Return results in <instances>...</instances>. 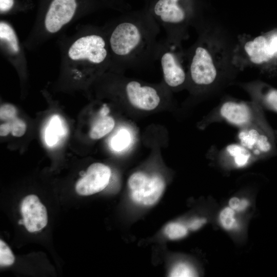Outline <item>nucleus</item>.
Segmentation results:
<instances>
[{"label": "nucleus", "mask_w": 277, "mask_h": 277, "mask_svg": "<svg viewBox=\"0 0 277 277\" xmlns=\"http://www.w3.org/2000/svg\"><path fill=\"white\" fill-rule=\"evenodd\" d=\"M159 32L160 25L145 7L119 17L105 32L111 66L122 69L152 63L156 60Z\"/></svg>", "instance_id": "1"}, {"label": "nucleus", "mask_w": 277, "mask_h": 277, "mask_svg": "<svg viewBox=\"0 0 277 277\" xmlns=\"http://www.w3.org/2000/svg\"><path fill=\"white\" fill-rule=\"evenodd\" d=\"M67 56L71 65H80L97 73L111 66L105 32L94 29L81 36L70 46Z\"/></svg>", "instance_id": "2"}, {"label": "nucleus", "mask_w": 277, "mask_h": 277, "mask_svg": "<svg viewBox=\"0 0 277 277\" xmlns=\"http://www.w3.org/2000/svg\"><path fill=\"white\" fill-rule=\"evenodd\" d=\"M238 137L240 144L254 157L266 156L275 152V134L264 116L241 128Z\"/></svg>", "instance_id": "3"}, {"label": "nucleus", "mask_w": 277, "mask_h": 277, "mask_svg": "<svg viewBox=\"0 0 277 277\" xmlns=\"http://www.w3.org/2000/svg\"><path fill=\"white\" fill-rule=\"evenodd\" d=\"M178 40L166 36L159 42L156 60L160 62L166 85L176 88L183 84L186 75L183 66Z\"/></svg>", "instance_id": "4"}, {"label": "nucleus", "mask_w": 277, "mask_h": 277, "mask_svg": "<svg viewBox=\"0 0 277 277\" xmlns=\"http://www.w3.org/2000/svg\"><path fill=\"white\" fill-rule=\"evenodd\" d=\"M128 184L132 200L145 206H151L157 202L165 187L164 180L161 176H149L141 172L133 173L129 178Z\"/></svg>", "instance_id": "5"}, {"label": "nucleus", "mask_w": 277, "mask_h": 277, "mask_svg": "<svg viewBox=\"0 0 277 277\" xmlns=\"http://www.w3.org/2000/svg\"><path fill=\"white\" fill-rule=\"evenodd\" d=\"M124 91L125 97L130 104L141 110H152L161 102L160 93L156 87L138 81H125Z\"/></svg>", "instance_id": "6"}, {"label": "nucleus", "mask_w": 277, "mask_h": 277, "mask_svg": "<svg viewBox=\"0 0 277 277\" xmlns=\"http://www.w3.org/2000/svg\"><path fill=\"white\" fill-rule=\"evenodd\" d=\"M78 0H51L44 18V26L50 33L59 31L74 16Z\"/></svg>", "instance_id": "7"}, {"label": "nucleus", "mask_w": 277, "mask_h": 277, "mask_svg": "<svg viewBox=\"0 0 277 277\" xmlns=\"http://www.w3.org/2000/svg\"><path fill=\"white\" fill-rule=\"evenodd\" d=\"M189 65L190 77L194 84L207 85L215 80L216 68L206 48L202 46H197L192 54Z\"/></svg>", "instance_id": "8"}, {"label": "nucleus", "mask_w": 277, "mask_h": 277, "mask_svg": "<svg viewBox=\"0 0 277 277\" xmlns=\"http://www.w3.org/2000/svg\"><path fill=\"white\" fill-rule=\"evenodd\" d=\"M111 172L107 165L100 163L90 165L86 173L75 184V190L81 195H90L104 190L108 185Z\"/></svg>", "instance_id": "9"}, {"label": "nucleus", "mask_w": 277, "mask_h": 277, "mask_svg": "<svg viewBox=\"0 0 277 277\" xmlns=\"http://www.w3.org/2000/svg\"><path fill=\"white\" fill-rule=\"evenodd\" d=\"M20 209L23 225L30 232L38 231L48 223V215L45 206L34 194H30L22 200Z\"/></svg>", "instance_id": "10"}, {"label": "nucleus", "mask_w": 277, "mask_h": 277, "mask_svg": "<svg viewBox=\"0 0 277 277\" xmlns=\"http://www.w3.org/2000/svg\"><path fill=\"white\" fill-rule=\"evenodd\" d=\"M221 116L229 123L241 128L264 116L261 109L243 103L227 102L220 109Z\"/></svg>", "instance_id": "11"}, {"label": "nucleus", "mask_w": 277, "mask_h": 277, "mask_svg": "<svg viewBox=\"0 0 277 277\" xmlns=\"http://www.w3.org/2000/svg\"><path fill=\"white\" fill-rule=\"evenodd\" d=\"M246 52L254 64L267 62L275 57L270 48L268 37L259 36L245 45Z\"/></svg>", "instance_id": "12"}, {"label": "nucleus", "mask_w": 277, "mask_h": 277, "mask_svg": "<svg viewBox=\"0 0 277 277\" xmlns=\"http://www.w3.org/2000/svg\"><path fill=\"white\" fill-rule=\"evenodd\" d=\"M108 109L104 106L101 111L100 116L95 120L92 125L89 136L93 140L100 139L113 129L115 125L114 119L107 114Z\"/></svg>", "instance_id": "13"}, {"label": "nucleus", "mask_w": 277, "mask_h": 277, "mask_svg": "<svg viewBox=\"0 0 277 277\" xmlns=\"http://www.w3.org/2000/svg\"><path fill=\"white\" fill-rule=\"evenodd\" d=\"M66 132L61 117L57 115H53L50 120L45 131L46 144L50 147L54 146Z\"/></svg>", "instance_id": "14"}, {"label": "nucleus", "mask_w": 277, "mask_h": 277, "mask_svg": "<svg viewBox=\"0 0 277 277\" xmlns=\"http://www.w3.org/2000/svg\"><path fill=\"white\" fill-rule=\"evenodd\" d=\"M0 39L1 43L6 45L11 53H19L20 48L15 32L8 23L3 21L0 23Z\"/></svg>", "instance_id": "15"}, {"label": "nucleus", "mask_w": 277, "mask_h": 277, "mask_svg": "<svg viewBox=\"0 0 277 277\" xmlns=\"http://www.w3.org/2000/svg\"><path fill=\"white\" fill-rule=\"evenodd\" d=\"M226 151L239 167L246 165L253 156L249 150L241 144H230L226 147Z\"/></svg>", "instance_id": "16"}, {"label": "nucleus", "mask_w": 277, "mask_h": 277, "mask_svg": "<svg viewBox=\"0 0 277 277\" xmlns=\"http://www.w3.org/2000/svg\"><path fill=\"white\" fill-rule=\"evenodd\" d=\"M130 141V132L125 129H122L112 137L110 146L114 151L120 152L129 146Z\"/></svg>", "instance_id": "17"}, {"label": "nucleus", "mask_w": 277, "mask_h": 277, "mask_svg": "<svg viewBox=\"0 0 277 277\" xmlns=\"http://www.w3.org/2000/svg\"><path fill=\"white\" fill-rule=\"evenodd\" d=\"M261 100L265 107L277 112V89L266 88L262 94Z\"/></svg>", "instance_id": "18"}, {"label": "nucleus", "mask_w": 277, "mask_h": 277, "mask_svg": "<svg viewBox=\"0 0 277 277\" xmlns=\"http://www.w3.org/2000/svg\"><path fill=\"white\" fill-rule=\"evenodd\" d=\"M166 235L170 239L175 240L182 238L187 234V228L179 223L168 224L164 229Z\"/></svg>", "instance_id": "19"}, {"label": "nucleus", "mask_w": 277, "mask_h": 277, "mask_svg": "<svg viewBox=\"0 0 277 277\" xmlns=\"http://www.w3.org/2000/svg\"><path fill=\"white\" fill-rule=\"evenodd\" d=\"M15 261V256L8 245L2 239L0 240L1 266H9Z\"/></svg>", "instance_id": "20"}, {"label": "nucleus", "mask_w": 277, "mask_h": 277, "mask_svg": "<svg viewBox=\"0 0 277 277\" xmlns=\"http://www.w3.org/2000/svg\"><path fill=\"white\" fill-rule=\"evenodd\" d=\"M220 220L222 226L227 230L233 228L235 224L234 210L226 207L220 214Z\"/></svg>", "instance_id": "21"}, {"label": "nucleus", "mask_w": 277, "mask_h": 277, "mask_svg": "<svg viewBox=\"0 0 277 277\" xmlns=\"http://www.w3.org/2000/svg\"><path fill=\"white\" fill-rule=\"evenodd\" d=\"M195 273L193 268L188 264L180 263L176 264L172 269L170 276L173 277H189L195 276Z\"/></svg>", "instance_id": "22"}, {"label": "nucleus", "mask_w": 277, "mask_h": 277, "mask_svg": "<svg viewBox=\"0 0 277 277\" xmlns=\"http://www.w3.org/2000/svg\"><path fill=\"white\" fill-rule=\"evenodd\" d=\"M8 122L10 124L11 133L13 136L21 137L26 132V124L22 120L16 117Z\"/></svg>", "instance_id": "23"}, {"label": "nucleus", "mask_w": 277, "mask_h": 277, "mask_svg": "<svg viewBox=\"0 0 277 277\" xmlns=\"http://www.w3.org/2000/svg\"><path fill=\"white\" fill-rule=\"evenodd\" d=\"M16 109L12 104H5L1 106L0 118L2 121H10L16 117Z\"/></svg>", "instance_id": "24"}, {"label": "nucleus", "mask_w": 277, "mask_h": 277, "mask_svg": "<svg viewBox=\"0 0 277 277\" xmlns=\"http://www.w3.org/2000/svg\"><path fill=\"white\" fill-rule=\"evenodd\" d=\"M229 207L234 210L241 211L245 210L248 206L249 203L246 200H240L236 197H233L229 201Z\"/></svg>", "instance_id": "25"}, {"label": "nucleus", "mask_w": 277, "mask_h": 277, "mask_svg": "<svg viewBox=\"0 0 277 277\" xmlns=\"http://www.w3.org/2000/svg\"><path fill=\"white\" fill-rule=\"evenodd\" d=\"M112 8L121 11H127L130 8L126 0H103Z\"/></svg>", "instance_id": "26"}, {"label": "nucleus", "mask_w": 277, "mask_h": 277, "mask_svg": "<svg viewBox=\"0 0 277 277\" xmlns=\"http://www.w3.org/2000/svg\"><path fill=\"white\" fill-rule=\"evenodd\" d=\"M14 0H0V11L1 14L10 11L14 7Z\"/></svg>", "instance_id": "27"}, {"label": "nucleus", "mask_w": 277, "mask_h": 277, "mask_svg": "<svg viewBox=\"0 0 277 277\" xmlns=\"http://www.w3.org/2000/svg\"><path fill=\"white\" fill-rule=\"evenodd\" d=\"M268 39L272 52L275 56H277V32L270 35Z\"/></svg>", "instance_id": "28"}, {"label": "nucleus", "mask_w": 277, "mask_h": 277, "mask_svg": "<svg viewBox=\"0 0 277 277\" xmlns=\"http://www.w3.org/2000/svg\"><path fill=\"white\" fill-rule=\"evenodd\" d=\"M11 132L10 124L8 122L2 123L0 126V135L1 136H7Z\"/></svg>", "instance_id": "29"}, {"label": "nucleus", "mask_w": 277, "mask_h": 277, "mask_svg": "<svg viewBox=\"0 0 277 277\" xmlns=\"http://www.w3.org/2000/svg\"><path fill=\"white\" fill-rule=\"evenodd\" d=\"M206 220L204 219H197L192 221L189 225V227L192 230H196L202 226Z\"/></svg>", "instance_id": "30"}, {"label": "nucleus", "mask_w": 277, "mask_h": 277, "mask_svg": "<svg viewBox=\"0 0 277 277\" xmlns=\"http://www.w3.org/2000/svg\"><path fill=\"white\" fill-rule=\"evenodd\" d=\"M18 223H19V224H22V225H23V220L22 219V220H19V221L18 222Z\"/></svg>", "instance_id": "31"}]
</instances>
